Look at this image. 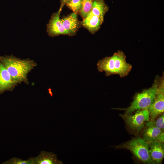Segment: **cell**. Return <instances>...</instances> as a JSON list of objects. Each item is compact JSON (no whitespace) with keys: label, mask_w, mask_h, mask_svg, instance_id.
Instances as JSON below:
<instances>
[{"label":"cell","mask_w":164,"mask_h":164,"mask_svg":"<svg viewBox=\"0 0 164 164\" xmlns=\"http://www.w3.org/2000/svg\"><path fill=\"white\" fill-rule=\"evenodd\" d=\"M0 61L7 69L12 79L17 84H29V73L37 66L33 60L21 59L13 55L0 57Z\"/></svg>","instance_id":"6da1fadb"},{"label":"cell","mask_w":164,"mask_h":164,"mask_svg":"<svg viewBox=\"0 0 164 164\" xmlns=\"http://www.w3.org/2000/svg\"><path fill=\"white\" fill-rule=\"evenodd\" d=\"M97 66L98 71L104 72L106 76L118 74L121 78L127 76L132 68V66L126 62L124 53L119 50L112 56L99 60Z\"/></svg>","instance_id":"7a4b0ae2"},{"label":"cell","mask_w":164,"mask_h":164,"mask_svg":"<svg viewBox=\"0 0 164 164\" xmlns=\"http://www.w3.org/2000/svg\"><path fill=\"white\" fill-rule=\"evenodd\" d=\"M160 76H156L151 87L141 93H136L130 105L126 108H114L125 111L124 114H131L136 111L147 109L154 101L159 82Z\"/></svg>","instance_id":"3957f363"},{"label":"cell","mask_w":164,"mask_h":164,"mask_svg":"<svg viewBox=\"0 0 164 164\" xmlns=\"http://www.w3.org/2000/svg\"><path fill=\"white\" fill-rule=\"evenodd\" d=\"M115 147L130 150L136 157L143 163L155 164L149 154V144L142 138H135Z\"/></svg>","instance_id":"277c9868"},{"label":"cell","mask_w":164,"mask_h":164,"mask_svg":"<svg viewBox=\"0 0 164 164\" xmlns=\"http://www.w3.org/2000/svg\"><path fill=\"white\" fill-rule=\"evenodd\" d=\"M120 115L129 129L137 133L142 130L145 123L150 120L147 109L138 110L129 114Z\"/></svg>","instance_id":"5b68a950"},{"label":"cell","mask_w":164,"mask_h":164,"mask_svg":"<svg viewBox=\"0 0 164 164\" xmlns=\"http://www.w3.org/2000/svg\"><path fill=\"white\" fill-rule=\"evenodd\" d=\"M151 120L153 121L164 111V74L160 77L159 80L153 102L147 109Z\"/></svg>","instance_id":"8992f818"},{"label":"cell","mask_w":164,"mask_h":164,"mask_svg":"<svg viewBox=\"0 0 164 164\" xmlns=\"http://www.w3.org/2000/svg\"><path fill=\"white\" fill-rule=\"evenodd\" d=\"M17 84L12 79L6 68L0 61V94L13 89Z\"/></svg>","instance_id":"52a82bcc"},{"label":"cell","mask_w":164,"mask_h":164,"mask_svg":"<svg viewBox=\"0 0 164 164\" xmlns=\"http://www.w3.org/2000/svg\"><path fill=\"white\" fill-rule=\"evenodd\" d=\"M48 32L50 35L54 36L69 33L64 28L60 19V12L54 13L52 16L47 26Z\"/></svg>","instance_id":"ba28073f"},{"label":"cell","mask_w":164,"mask_h":164,"mask_svg":"<svg viewBox=\"0 0 164 164\" xmlns=\"http://www.w3.org/2000/svg\"><path fill=\"white\" fill-rule=\"evenodd\" d=\"M154 121L150 120L147 122L142 129V138L149 144L156 140L159 135L163 131L155 126Z\"/></svg>","instance_id":"9c48e42d"},{"label":"cell","mask_w":164,"mask_h":164,"mask_svg":"<svg viewBox=\"0 0 164 164\" xmlns=\"http://www.w3.org/2000/svg\"><path fill=\"white\" fill-rule=\"evenodd\" d=\"M149 152L155 164L161 163L164 156V145L156 140L149 144Z\"/></svg>","instance_id":"30bf717a"},{"label":"cell","mask_w":164,"mask_h":164,"mask_svg":"<svg viewBox=\"0 0 164 164\" xmlns=\"http://www.w3.org/2000/svg\"><path fill=\"white\" fill-rule=\"evenodd\" d=\"M34 164H62L59 160L56 154L51 152L41 151L36 157H33Z\"/></svg>","instance_id":"8fae6325"},{"label":"cell","mask_w":164,"mask_h":164,"mask_svg":"<svg viewBox=\"0 0 164 164\" xmlns=\"http://www.w3.org/2000/svg\"><path fill=\"white\" fill-rule=\"evenodd\" d=\"M103 20L90 12L82 22L83 25L91 32L97 31L100 28Z\"/></svg>","instance_id":"7c38bea8"},{"label":"cell","mask_w":164,"mask_h":164,"mask_svg":"<svg viewBox=\"0 0 164 164\" xmlns=\"http://www.w3.org/2000/svg\"><path fill=\"white\" fill-rule=\"evenodd\" d=\"M61 20L64 28L69 33L75 32L78 26L77 15L76 13H72Z\"/></svg>","instance_id":"4fadbf2b"},{"label":"cell","mask_w":164,"mask_h":164,"mask_svg":"<svg viewBox=\"0 0 164 164\" xmlns=\"http://www.w3.org/2000/svg\"><path fill=\"white\" fill-rule=\"evenodd\" d=\"M108 9V6L103 0H94L92 2L90 12L103 20L104 15Z\"/></svg>","instance_id":"5bb4252c"},{"label":"cell","mask_w":164,"mask_h":164,"mask_svg":"<svg viewBox=\"0 0 164 164\" xmlns=\"http://www.w3.org/2000/svg\"><path fill=\"white\" fill-rule=\"evenodd\" d=\"M92 2V0H82L81 8L80 10L83 17L85 18L91 11Z\"/></svg>","instance_id":"9a60e30c"},{"label":"cell","mask_w":164,"mask_h":164,"mask_svg":"<svg viewBox=\"0 0 164 164\" xmlns=\"http://www.w3.org/2000/svg\"><path fill=\"white\" fill-rule=\"evenodd\" d=\"M4 164H34L33 157L29 158L27 160H23L16 157L12 158L4 162Z\"/></svg>","instance_id":"2e32d148"},{"label":"cell","mask_w":164,"mask_h":164,"mask_svg":"<svg viewBox=\"0 0 164 164\" xmlns=\"http://www.w3.org/2000/svg\"><path fill=\"white\" fill-rule=\"evenodd\" d=\"M82 1V0H68L66 3L73 12H76L81 9Z\"/></svg>","instance_id":"e0dca14e"},{"label":"cell","mask_w":164,"mask_h":164,"mask_svg":"<svg viewBox=\"0 0 164 164\" xmlns=\"http://www.w3.org/2000/svg\"><path fill=\"white\" fill-rule=\"evenodd\" d=\"M155 120H154V123L155 126L157 128L164 131V114H162L159 116Z\"/></svg>","instance_id":"ac0fdd59"},{"label":"cell","mask_w":164,"mask_h":164,"mask_svg":"<svg viewBox=\"0 0 164 164\" xmlns=\"http://www.w3.org/2000/svg\"><path fill=\"white\" fill-rule=\"evenodd\" d=\"M159 142L164 143V132L163 131L161 132L160 134L158 136L157 140Z\"/></svg>","instance_id":"d6986e66"},{"label":"cell","mask_w":164,"mask_h":164,"mask_svg":"<svg viewBox=\"0 0 164 164\" xmlns=\"http://www.w3.org/2000/svg\"><path fill=\"white\" fill-rule=\"evenodd\" d=\"M68 0H62L61 1V7L60 9H61L63 7L64 4L66 3L68 1Z\"/></svg>","instance_id":"ffe728a7"}]
</instances>
